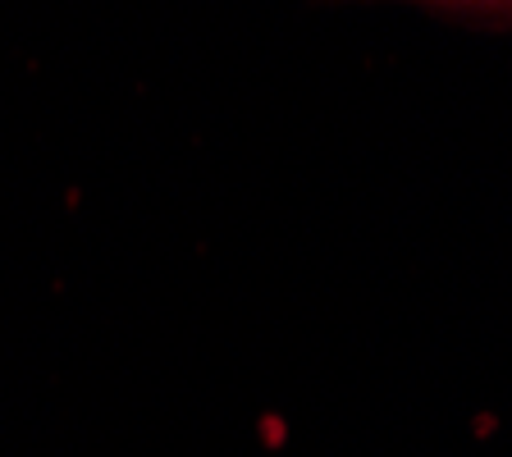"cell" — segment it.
Returning a JSON list of instances; mask_svg holds the SVG:
<instances>
[{"instance_id":"obj_1","label":"cell","mask_w":512,"mask_h":457,"mask_svg":"<svg viewBox=\"0 0 512 457\" xmlns=\"http://www.w3.org/2000/svg\"><path fill=\"white\" fill-rule=\"evenodd\" d=\"M471 5H512V0H471Z\"/></svg>"}]
</instances>
